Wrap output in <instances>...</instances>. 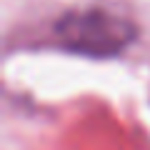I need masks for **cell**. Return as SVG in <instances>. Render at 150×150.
Returning a JSON list of instances; mask_svg holds the SVG:
<instances>
[{"label":"cell","mask_w":150,"mask_h":150,"mask_svg":"<svg viewBox=\"0 0 150 150\" xmlns=\"http://www.w3.org/2000/svg\"><path fill=\"white\" fill-rule=\"evenodd\" d=\"M55 38L65 50L85 58H115L138 38V28L128 18L105 10L68 13L55 23Z\"/></svg>","instance_id":"cell-1"}]
</instances>
